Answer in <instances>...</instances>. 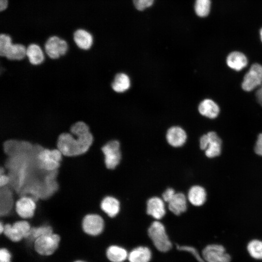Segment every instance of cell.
<instances>
[{
    "label": "cell",
    "instance_id": "obj_33",
    "mask_svg": "<svg viewBox=\"0 0 262 262\" xmlns=\"http://www.w3.org/2000/svg\"><path fill=\"white\" fill-rule=\"evenodd\" d=\"M176 192L173 188H167L162 194L163 200L167 203L169 202L174 196Z\"/></svg>",
    "mask_w": 262,
    "mask_h": 262
},
{
    "label": "cell",
    "instance_id": "obj_38",
    "mask_svg": "<svg viewBox=\"0 0 262 262\" xmlns=\"http://www.w3.org/2000/svg\"><path fill=\"white\" fill-rule=\"evenodd\" d=\"M4 231V224L0 222V234L3 233Z\"/></svg>",
    "mask_w": 262,
    "mask_h": 262
},
{
    "label": "cell",
    "instance_id": "obj_37",
    "mask_svg": "<svg viewBox=\"0 0 262 262\" xmlns=\"http://www.w3.org/2000/svg\"><path fill=\"white\" fill-rule=\"evenodd\" d=\"M7 0H0V10L1 11L4 10L7 7Z\"/></svg>",
    "mask_w": 262,
    "mask_h": 262
},
{
    "label": "cell",
    "instance_id": "obj_39",
    "mask_svg": "<svg viewBox=\"0 0 262 262\" xmlns=\"http://www.w3.org/2000/svg\"><path fill=\"white\" fill-rule=\"evenodd\" d=\"M73 262H86L84 261H83V260H76Z\"/></svg>",
    "mask_w": 262,
    "mask_h": 262
},
{
    "label": "cell",
    "instance_id": "obj_8",
    "mask_svg": "<svg viewBox=\"0 0 262 262\" xmlns=\"http://www.w3.org/2000/svg\"><path fill=\"white\" fill-rule=\"evenodd\" d=\"M221 145V139L214 131H210L203 135L199 140L200 148L204 150L206 156L210 158H214L220 154Z\"/></svg>",
    "mask_w": 262,
    "mask_h": 262
},
{
    "label": "cell",
    "instance_id": "obj_10",
    "mask_svg": "<svg viewBox=\"0 0 262 262\" xmlns=\"http://www.w3.org/2000/svg\"><path fill=\"white\" fill-rule=\"evenodd\" d=\"M82 228L85 233L91 236H98L104 229L105 221L98 214H88L82 219Z\"/></svg>",
    "mask_w": 262,
    "mask_h": 262
},
{
    "label": "cell",
    "instance_id": "obj_26",
    "mask_svg": "<svg viewBox=\"0 0 262 262\" xmlns=\"http://www.w3.org/2000/svg\"><path fill=\"white\" fill-rule=\"evenodd\" d=\"M131 86L129 77L126 74H117L111 84L112 89L117 93H123L128 90Z\"/></svg>",
    "mask_w": 262,
    "mask_h": 262
},
{
    "label": "cell",
    "instance_id": "obj_32",
    "mask_svg": "<svg viewBox=\"0 0 262 262\" xmlns=\"http://www.w3.org/2000/svg\"><path fill=\"white\" fill-rule=\"evenodd\" d=\"M12 254L7 248H0V262H12Z\"/></svg>",
    "mask_w": 262,
    "mask_h": 262
},
{
    "label": "cell",
    "instance_id": "obj_23",
    "mask_svg": "<svg viewBox=\"0 0 262 262\" xmlns=\"http://www.w3.org/2000/svg\"><path fill=\"white\" fill-rule=\"evenodd\" d=\"M206 192L205 189L198 185L192 186L188 193V199L193 205H202L206 200Z\"/></svg>",
    "mask_w": 262,
    "mask_h": 262
},
{
    "label": "cell",
    "instance_id": "obj_34",
    "mask_svg": "<svg viewBox=\"0 0 262 262\" xmlns=\"http://www.w3.org/2000/svg\"><path fill=\"white\" fill-rule=\"evenodd\" d=\"M254 150L256 154L262 156V133H260L258 136Z\"/></svg>",
    "mask_w": 262,
    "mask_h": 262
},
{
    "label": "cell",
    "instance_id": "obj_6",
    "mask_svg": "<svg viewBox=\"0 0 262 262\" xmlns=\"http://www.w3.org/2000/svg\"><path fill=\"white\" fill-rule=\"evenodd\" d=\"M31 228L28 220L22 219L12 224H4L3 234L12 242H18L28 236Z\"/></svg>",
    "mask_w": 262,
    "mask_h": 262
},
{
    "label": "cell",
    "instance_id": "obj_35",
    "mask_svg": "<svg viewBox=\"0 0 262 262\" xmlns=\"http://www.w3.org/2000/svg\"><path fill=\"white\" fill-rule=\"evenodd\" d=\"M10 181L9 176L6 174H0V188L7 185Z\"/></svg>",
    "mask_w": 262,
    "mask_h": 262
},
{
    "label": "cell",
    "instance_id": "obj_2",
    "mask_svg": "<svg viewBox=\"0 0 262 262\" xmlns=\"http://www.w3.org/2000/svg\"><path fill=\"white\" fill-rule=\"evenodd\" d=\"M148 234L156 248L161 252H167L172 248L164 225L160 222H152L148 229Z\"/></svg>",
    "mask_w": 262,
    "mask_h": 262
},
{
    "label": "cell",
    "instance_id": "obj_25",
    "mask_svg": "<svg viewBox=\"0 0 262 262\" xmlns=\"http://www.w3.org/2000/svg\"><path fill=\"white\" fill-rule=\"evenodd\" d=\"M151 258L150 250L146 246H138L128 254L130 262H149Z\"/></svg>",
    "mask_w": 262,
    "mask_h": 262
},
{
    "label": "cell",
    "instance_id": "obj_29",
    "mask_svg": "<svg viewBox=\"0 0 262 262\" xmlns=\"http://www.w3.org/2000/svg\"><path fill=\"white\" fill-rule=\"evenodd\" d=\"M211 0H196L195 10L196 14L200 17L207 16L210 11Z\"/></svg>",
    "mask_w": 262,
    "mask_h": 262
},
{
    "label": "cell",
    "instance_id": "obj_21",
    "mask_svg": "<svg viewBox=\"0 0 262 262\" xmlns=\"http://www.w3.org/2000/svg\"><path fill=\"white\" fill-rule=\"evenodd\" d=\"M74 41L77 46L83 50H89L93 43L92 35L89 32L82 29L75 32Z\"/></svg>",
    "mask_w": 262,
    "mask_h": 262
},
{
    "label": "cell",
    "instance_id": "obj_7",
    "mask_svg": "<svg viewBox=\"0 0 262 262\" xmlns=\"http://www.w3.org/2000/svg\"><path fill=\"white\" fill-rule=\"evenodd\" d=\"M14 193L7 185L0 188V217L14 218L17 216Z\"/></svg>",
    "mask_w": 262,
    "mask_h": 262
},
{
    "label": "cell",
    "instance_id": "obj_13",
    "mask_svg": "<svg viewBox=\"0 0 262 262\" xmlns=\"http://www.w3.org/2000/svg\"><path fill=\"white\" fill-rule=\"evenodd\" d=\"M36 208V202L29 196L20 197L15 202V209L21 220L32 218L34 214Z\"/></svg>",
    "mask_w": 262,
    "mask_h": 262
},
{
    "label": "cell",
    "instance_id": "obj_14",
    "mask_svg": "<svg viewBox=\"0 0 262 262\" xmlns=\"http://www.w3.org/2000/svg\"><path fill=\"white\" fill-rule=\"evenodd\" d=\"M147 213L156 219H162L166 213L163 199L157 196L150 198L147 202Z\"/></svg>",
    "mask_w": 262,
    "mask_h": 262
},
{
    "label": "cell",
    "instance_id": "obj_3",
    "mask_svg": "<svg viewBox=\"0 0 262 262\" xmlns=\"http://www.w3.org/2000/svg\"><path fill=\"white\" fill-rule=\"evenodd\" d=\"M63 155L57 148H44L37 155L38 164L40 168L51 171L57 170L61 164Z\"/></svg>",
    "mask_w": 262,
    "mask_h": 262
},
{
    "label": "cell",
    "instance_id": "obj_15",
    "mask_svg": "<svg viewBox=\"0 0 262 262\" xmlns=\"http://www.w3.org/2000/svg\"><path fill=\"white\" fill-rule=\"evenodd\" d=\"M166 138L170 146L177 147L182 146L185 143L187 134L181 127L173 126L167 130Z\"/></svg>",
    "mask_w": 262,
    "mask_h": 262
},
{
    "label": "cell",
    "instance_id": "obj_28",
    "mask_svg": "<svg viewBox=\"0 0 262 262\" xmlns=\"http://www.w3.org/2000/svg\"><path fill=\"white\" fill-rule=\"evenodd\" d=\"M247 250L253 258L262 260V241L255 239L250 241L247 245Z\"/></svg>",
    "mask_w": 262,
    "mask_h": 262
},
{
    "label": "cell",
    "instance_id": "obj_5",
    "mask_svg": "<svg viewBox=\"0 0 262 262\" xmlns=\"http://www.w3.org/2000/svg\"><path fill=\"white\" fill-rule=\"evenodd\" d=\"M101 149L106 167L110 170L115 169L121 159L120 143L116 140H109Z\"/></svg>",
    "mask_w": 262,
    "mask_h": 262
},
{
    "label": "cell",
    "instance_id": "obj_30",
    "mask_svg": "<svg viewBox=\"0 0 262 262\" xmlns=\"http://www.w3.org/2000/svg\"><path fill=\"white\" fill-rule=\"evenodd\" d=\"M11 37L6 34H1L0 35V56L3 57L4 55L9 47L12 44Z\"/></svg>",
    "mask_w": 262,
    "mask_h": 262
},
{
    "label": "cell",
    "instance_id": "obj_9",
    "mask_svg": "<svg viewBox=\"0 0 262 262\" xmlns=\"http://www.w3.org/2000/svg\"><path fill=\"white\" fill-rule=\"evenodd\" d=\"M67 42L56 36L49 37L45 43L44 49L48 58L55 60L65 55L68 50Z\"/></svg>",
    "mask_w": 262,
    "mask_h": 262
},
{
    "label": "cell",
    "instance_id": "obj_12",
    "mask_svg": "<svg viewBox=\"0 0 262 262\" xmlns=\"http://www.w3.org/2000/svg\"><path fill=\"white\" fill-rule=\"evenodd\" d=\"M202 257L206 262H230V255L220 245L212 244L206 246L202 251Z\"/></svg>",
    "mask_w": 262,
    "mask_h": 262
},
{
    "label": "cell",
    "instance_id": "obj_36",
    "mask_svg": "<svg viewBox=\"0 0 262 262\" xmlns=\"http://www.w3.org/2000/svg\"><path fill=\"white\" fill-rule=\"evenodd\" d=\"M256 97L258 102L262 106V83L256 92Z\"/></svg>",
    "mask_w": 262,
    "mask_h": 262
},
{
    "label": "cell",
    "instance_id": "obj_16",
    "mask_svg": "<svg viewBox=\"0 0 262 262\" xmlns=\"http://www.w3.org/2000/svg\"><path fill=\"white\" fill-rule=\"evenodd\" d=\"M101 210L110 218L115 217L119 213L120 204L119 200L112 196H105L100 204Z\"/></svg>",
    "mask_w": 262,
    "mask_h": 262
},
{
    "label": "cell",
    "instance_id": "obj_27",
    "mask_svg": "<svg viewBox=\"0 0 262 262\" xmlns=\"http://www.w3.org/2000/svg\"><path fill=\"white\" fill-rule=\"evenodd\" d=\"M53 232V229L50 226L31 227L28 236L25 238L31 242L34 243L38 237Z\"/></svg>",
    "mask_w": 262,
    "mask_h": 262
},
{
    "label": "cell",
    "instance_id": "obj_19",
    "mask_svg": "<svg viewBox=\"0 0 262 262\" xmlns=\"http://www.w3.org/2000/svg\"><path fill=\"white\" fill-rule=\"evenodd\" d=\"M227 65L231 69L240 71L247 64V59L246 55L240 51H232L227 57Z\"/></svg>",
    "mask_w": 262,
    "mask_h": 262
},
{
    "label": "cell",
    "instance_id": "obj_22",
    "mask_svg": "<svg viewBox=\"0 0 262 262\" xmlns=\"http://www.w3.org/2000/svg\"><path fill=\"white\" fill-rule=\"evenodd\" d=\"M27 48L22 44L12 43L6 51L4 56L10 61H21L26 58Z\"/></svg>",
    "mask_w": 262,
    "mask_h": 262
},
{
    "label": "cell",
    "instance_id": "obj_18",
    "mask_svg": "<svg viewBox=\"0 0 262 262\" xmlns=\"http://www.w3.org/2000/svg\"><path fill=\"white\" fill-rule=\"evenodd\" d=\"M26 58L33 66L42 64L45 60V56L41 47L36 44H30L26 49Z\"/></svg>",
    "mask_w": 262,
    "mask_h": 262
},
{
    "label": "cell",
    "instance_id": "obj_17",
    "mask_svg": "<svg viewBox=\"0 0 262 262\" xmlns=\"http://www.w3.org/2000/svg\"><path fill=\"white\" fill-rule=\"evenodd\" d=\"M168 207L170 211L176 215H179L185 212L187 209V199L182 193H176L174 196L168 202Z\"/></svg>",
    "mask_w": 262,
    "mask_h": 262
},
{
    "label": "cell",
    "instance_id": "obj_31",
    "mask_svg": "<svg viewBox=\"0 0 262 262\" xmlns=\"http://www.w3.org/2000/svg\"><path fill=\"white\" fill-rule=\"evenodd\" d=\"M154 1V0H133L134 4L136 8L142 11L150 7Z\"/></svg>",
    "mask_w": 262,
    "mask_h": 262
},
{
    "label": "cell",
    "instance_id": "obj_11",
    "mask_svg": "<svg viewBox=\"0 0 262 262\" xmlns=\"http://www.w3.org/2000/svg\"><path fill=\"white\" fill-rule=\"evenodd\" d=\"M262 83V66L258 63L253 64L248 71L244 77L242 87L246 91L249 92Z\"/></svg>",
    "mask_w": 262,
    "mask_h": 262
},
{
    "label": "cell",
    "instance_id": "obj_20",
    "mask_svg": "<svg viewBox=\"0 0 262 262\" xmlns=\"http://www.w3.org/2000/svg\"><path fill=\"white\" fill-rule=\"evenodd\" d=\"M199 113L207 117L213 119L216 117L219 113V107L213 100L205 99L198 105Z\"/></svg>",
    "mask_w": 262,
    "mask_h": 262
},
{
    "label": "cell",
    "instance_id": "obj_1",
    "mask_svg": "<svg viewBox=\"0 0 262 262\" xmlns=\"http://www.w3.org/2000/svg\"><path fill=\"white\" fill-rule=\"evenodd\" d=\"M94 141L90 130L73 136L68 132L61 133L58 138L57 148L64 156L73 157L82 154L90 148Z\"/></svg>",
    "mask_w": 262,
    "mask_h": 262
},
{
    "label": "cell",
    "instance_id": "obj_24",
    "mask_svg": "<svg viewBox=\"0 0 262 262\" xmlns=\"http://www.w3.org/2000/svg\"><path fill=\"white\" fill-rule=\"evenodd\" d=\"M106 256L110 262H123L128 257L126 250L117 245H110L106 249Z\"/></svg>",
    "mask_w": 262,
    "mask_h": 262
},
{
    "label": "cell",
    "instance_id": "obj_4",
    "mask_svg": "<svg viewBox=\"0 0 262 262\" xmlns=\"http://www.w3.org/2000/svg\"><path fill=\"white\" fill-rule=\"evenodd\" d=\"M60 242V236L57 233H51L43 235L34 242L36 252L42 256H50L58 249Z\"/></svg>",
    "mask_w": 262,
    "mask_h": 262
},
{
    "label": "cell",
    "instance_id": "obj_40",
    "mask_svg": "<svg viewBox=\"0 0 262 262\" xmlns=\"http://www.w3.org/2000/svg\"><path fill=\"white\" fill-rule=\"evenodd\" d=\"M260 33L261 39L262 42V28L261 29Z\"/></svg>",
    "mask_w": 262,
    "mask_h": 262
}]
</instances>
